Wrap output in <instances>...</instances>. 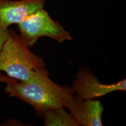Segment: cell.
I'll use <instances>...</instances> for the list:
<instances>
[{
	"label": "cell",
	"instance_id": "52a82bcc",
	"mask_svg": "<svg viewBox=\"0 0 126 126\" xmlns=\"http://www.w3.org/2000/svg\"><path fill=\"white\" fill-rule=\"evenodd\" d=\"M43 117L45 126H78L72 115L64 109V107L47 110Z\"/></svg>",
	"mask_w": 126,
	"mask_h": 126
},
{
	"label": "cell",
	"instance_id": "8992f818",
	"mask_svg": "<svg viewBox=\"0 0 126 126\" xmlns=\"http://www.w3.org/2000/svg\"><path fill=\"white\" fill-rule=\"evenodd\" d=\"M70 110L78 126H102L104 108L101 102L93 99L84 100L76 95L67 103Z\"/></svg>",
	"mask_w": 126,
	"mask_h": 126
},
{
	"label": "cell",
	"instance_id": "7a4b0ae2",
	"mask_svg": "<svg viewBox=\"0 0 126 126\" xmlns=\"http://www.w3.org/2000/svg\"><path fill=\"white\" fill-rule=\"evenodd\" d=\"M20 34L9 31L8 37L0 52V71L21 82L29 80L39 68L46 67L43 59L30 51Z\"/></svg>",
	"mask_w": 126,
	"mask_h": 126
},
{
	"label": "cell",
	"instance_id": "9c48e42d",
	"mask_svg": "<svg viewBox=\"0 0 126 126\" xmlns=\"http://www.w3.org/2000/svg\"><path fill=\"white\" fill-rule=\"evenodd\" d=\"M16 82L15 79L5 76L0 72V82H4L6 83H14Z\"/></svg>",
	"mask_w": 126,
	"mask_h": 126
},
{
	"label": "cell",
	"instance_id": "ba28073f",
	"mask_svg": "<svg viewBox=\"0 0 126 126\" xmlns=\"http://www.w3.org/2000/svg\"><path fill=\"white\" fill-rule=\"evenodd\" d=\"M9 30L0 27V52L8 35Z\"/></svg>",
	"mask_w": 126,
	"mask_h": 126
},
{
	"label": "cell",
	"instance_id": "6da1fadb",
	"mask_svg": "<svg viewBox=\"0 0 126 126\" xmlns=\"http://www.w3.org/2000/svg\"><path fill=\"white\" fill-rule=\"evenodd\" d=\"M48 75L46 67L40 68L28 81L7 83L5 92L9 96L17 97L33 107L36 114L43 117L47 110L66 108L75 94L71 87L54 82Z\"/></svg>",
	"mask_w": 126,
	"mask_h": 126
},
{
	"label": "cell",
	"instance_id": "3957f363",
	"mask_svg": "<svg viewBox=\"0 0 126 126\" xmlns=\"http://www.w3.org/2000/svg\"><path fill=\"white\" fill-rule=\"evenodd\" d=\"M18 25L20 35L29 47L33 46L40 37L44 36L60 43L72 39L70 33L53 20L43 8L32 14Z\"/></svg>",
	"mask_w": 126,
	"mask_h": 126
},
{
	"label": "cell",
	"instance_id": "277c9868",
	"mask_svg": "<svg viewBox=\"0 0 126 126\" xmlns=\"http://www.w3.org/2000/svg\"><path fill=\"white\" fill-rule=\"evenodd\" d=\"M71 88L77 95L84 100L100 97L118 91H126V79L111 84H104L91 70L83 67L77 71Z\"/></svg>",
	"mask_w": 126,
	"mask_h": 126
},
{
	"label": "cell",
	"instance_id": "30bf717a",
	"mask_svg": "<svg viewBox=\"0 0 126 126\" xmlns=\"http://www.w3.org/2000/svg\"><path fill=\"white\" fill-rule=\"evenodd\" d=\"M2 1V0H0V1Z\"/></svg>",
	"mask_w": 126,
	"mask_h": 126
},
{
	"label": "cell",
	"instance_id": "5b68a950",
	"mask_svg": "<svg viewBox=\"0 0 126 126\" xmlns=\"http://www.w3.org/2000/svg\"><path fill=\"white\" fill-rule=\"evenodd\" d=\"M45 0L0 1V27L8 29L14 23H19L38 9L43 8Z\"/></svg>",
	"mask_w": 126,
	"mask_h": 126
}]
</instances>
